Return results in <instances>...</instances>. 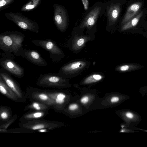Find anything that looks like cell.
Here are the masks:
<instances>
[{
    "label": "cell",
    "mask_w": 147,
    "mask_h": 147,
    "mask_svg": "<svg viewBox=\"0 0 147 147\" xmlns=\"http://www.w3.org/2000/svg\"><path fill=\"white\" fill-rule=\"evenodd\" d=\"M25 37L22 33L16 31H7L0 34V49L6 54L14 55L23 47Z\"/></svg>",
    "instance_id": "6da1fadb"
},
{
    "label": "cell",
    "mask_w": 147,
    "mask_h": 147,
    "mask_svg": "<svg viewBox=\"0 0 147 147\" xmlns=\"http://www.w3.org/2000/svg\"><path fill=\"white\" fill-rule=\"evenodd\" d=\"M105 3L97 2L89 8L79 26V28L91 29L96 23L99 17L105 14Z\"/></svg>",
    "instance_id": "7a4b0ae2"
},
{
    "label": "cell",
    "mask_w": 147,
    "mask_h": 147,
    "mask_svg": "<svg viewBox=\"0 0 147 147\" xmlns=\"http://www.w3.org/2000/svg\"><path fill=\"white\" fill-rule=\"evenodd\" d=\"M6 18L12 21L22 29L38 33L39 28L37 23L20 13L6 12Z\"/></svg>",
    "instance_id": "3957f363"
},
{
    "label": "cell",
    "mask_w": 147,
    "mask_h": 147,
    "mask_svg": "<svg viewBox=\"0 0 147 147\" xmlns=\"http://www.w3.org/2000/svg\"><path fill=\"white\" fill-rule=\"evenodd\" d=\"M0 65L4 70L12 75L21 78L24 75V68L17 63L14 60V55H7L0 53Z\"/></svg>",
    "instance_id": "277c9868"
},
{
    "label": "cell",
    "mask_w": 147,
    "mask_h": 147,
    "mask_svg": "<svg viewBox=\"0 0 147 147\" xmlns=\"http://www.w3.org/2000/svg\"><path fill=\"white\" fill-rule=\"evenodd\" d=\"M32 42L35 45L40 47L49 53L50 58L53 62L59 61L64 56L61 49L55 42L50 39H35Z\"/></svg>",
    "instance_id": "5b68a950"
},
{
    "label": "cell",
    "mask_w": 147,
    "mask_h": 147,
    "mask_svg": "<svg viewBox=\"0 0 147 147\" xmlns=\"http://www.w3.org/2000/svg\"><path fill=\"white\" fill-rule=\"evenodd\" d=\"M66 80L60 74L47 73L38 77L36 84L45 88H60L66 85Z\"/></svg>",
    "instance_id": "8992f818"
},
{
    "label": "cell",
    "mask_w": 147,
    "mask_h": 147,
    "mask_svg": "<svg viewBox=\"0 0 147 147\" xmlns=\"http://www.w3.org/2000/svg\"><path fill=\"white\" fill-rule=\"evenodd\" d=\"M60 124L57 121H50L42 119L25 122H19L20 127L37 132L38 129L46 128L50 131L60 126Z\"/></svg>",
    "instance_id": "52a82bcc"
},
{
    "label": "cell",
    "mask_w": 147,
    "mask_h": 147,
    "mask_svg": "<svg viewBox=\"0 0 147 147\" xmlns=\"http://www.w3.org/2000/svg\"><path fill=\"white\" fill-rule=\"evenodd\" d=\"M54 8L53 20L57 28L61 32L66 30L68 24V12L65 7L61 5L55 4Z\"/></svg>",
    "instance_id": "ba28073f"
},
{
    "label": "cell",
    "mask_w": 147,
    "mask_h": 147,
    "mask_svg": "<svg viewBox=\"0 0 147 147\" xmlns=\"http://www.w3.org/2000/svg\"><path fill=\"white\" fill-rule=\"evenodd\" d=\"M27 97L31 101H36L45 104L53 108L54 105L53 100L46 93L43 89H41L30 86L26 89Z\"/></svg>",
    "instance_id": "9c48e42d"
},
{
    "label": "cell",
    "mask_w": 147,
    "mask_h": 147,
    "mask_svg": "<svg viewBox=\"0 0 147 147\" xmlns=\"http://www.w3.org/2000/svg\"><path fill=\"white\" fill-rule=\"evenodd\" d=\"M105 5L104 14L107 17V25L110 27L115 25L118 20L121 10V5L113 0H109Z\"/></svg>",
    "instance_id": "30bf717a"
},
{
    "label": "cell",
    "mask_w": 147,
    "mask_h": 147,
    "mask_svg": "<svg viewBox=\"0 0 147 147\" xmlns=\"http://www.w3.org/2000/svg\"><path fill=\"white\" fill-rule=\"evenodd\" d=\"M15 56L25 58L31 63L39 66H46L49 65L46 61L37 51L21 48Z\"/></svg>",
    "instance_id": "8fae6325"
},
{
    "label": "cell",
    "mask_w": 147,
    "mask_h": 147,
    "mask_svg": "<svg viewBox=\"0 0 147 147\" xmlns=\"http://www.w3.org/2000/svg\"><path fill=\"white\" fill-rule=\"evenodd\" d=\"M3 68L0 69V77L7 85L17 95L23 102L26 101V94L22 90L18 82Z\"/></svg>",
    "instance_id": "7c38bea8"
},
{
    "label": "cell",
    "mask_w": 147,
    "mask_h": 147,
    "mask_svg": "<svg viewBox=\"0 0 147 147\" xmlns=\"http://www.w3.org/2000/svg\"><path fill=\"white\" fill-rule=\"evenodd\" d=\"M43 90L54 101V105L52 109L55 111L60 110L65 103L66 94L62 92L55 89Z\"/></svg>",
    "instance_id": "4fadbf2b"
},
{
    "label": "cell",
    "mask_w": 147,
    "mask_h": 147,
    "mask_svg": "<svg viewBox=\"0 0 147 147\" xmlns=\"http://www.w3.org/2000/svg\"><path fill=\"white\" fill-rule=\"evenodd\" d=\"M86 65V63L82 61H77L70 63L61 67L59 74L63 77L74 73L83 69Z\"/></svg>",
    "instance_id": "5bb4252c"
},
{
    "label": "cell",
    "mask_w": 147,
    "mask_h": 147,
    "mask_svg": "<svg viewBox=\"0 0 147 147\" xmlns=\"http://www.w3.org/2000/svg\"><path fill=\"white\" fill-rule=\"evenodd\" d=\"M122 115L125 122L124 124L127 127L137 126L141 121L140 114L130 109L124 110L122 112Z\"/></svg>",
    "instance_id": "9a60e30c"
},
{
    "label": "cell",
    "mask_w": 147,
    "mask_h": 147,
    "mask_svg": "<svg viewBox=\"0 0 147 147\" xmlns=\"http://www.w3.org/2000/svg\"><path fill=\"white\" fill-rule=\"evenodd\" d=\"M142 5L141 2L134 3L130 5L127 8L125 14L121 23L122 26L134 17L139 11Z\"/></svg>",
    "instance_id": "2e32d148"
},
{
    "label": "cell",
    "mask_w": 147,
    "mask_h": 147,
    "mask_svg": "<svg viewBox=\"0 0 147 147\" xmlns=\"http://www.w3.org/2000/svg\"><path fill=\"white\" fill-rule=\"evenodd\" d=\"M0 92L9 99L16 102H23L17 95L7 85L0 77Z\"/></svg>",
    "instance_id": "e0dca14e"
},
{
    "label": "cell",
    "mask_w": 147,
    "mask_h": 147,
    "mask_svg": "<svg viewBox=\"0 0 147 147\" xmlns=\"http://www.w3.org/2000/svg\"><path fill=\"white\" fill-rule=\"evenodd\" d=\"M49 111H29L23 115L20 119L19 122H23L42 119L48 114Z\"/></svg>",
    "instance_id": "ac0fdd59"
},
{
    "label": "cell",
    "mask_w": 147,
    "mask_h": 147,
    "mask_svg": "<svg viewBox=\"0 0 147 147\" xmlns=\"http://www.w3.org/2000/svg\"><path fill=\"white\" fill-rule=\"evenodd\" d=\"M51 108H52L51 107L42 103L32 101L25 107L24 110L25 111H44L49 110Z\"/></svg>",
    "instance_id": "d6986e66"
},
{
    "label": "cell",
    "mask_w": 147,
    "mask_h": 147,
    "mask_svg": "<svg viewBox=\"0 0 147 147\" xmlns=\"http://www.w3.org/2000/svg\"><path fill=\"white\" fill-rule=\"evenodd\" d=\"M13 113L11 108L7 106L1 105L0 107V120L5 122L11 119Z\"/></svg>",
    "instance_id": "ffe728a7"
},
{
    "label": "cell",
    "mask_w": 147,
    "mask_h": 147,
    "mask_svg": "<svg viewBox=\"0 0 147 147\" xmlns=\"http://www.w3.org/2000/svg\"><path fill=\"white\" fill-rule=\"evenodd\" d=\"M143 14V11H141L139 14L122 25L121 28V31H125L136 26Z\"/></svg>",
    "instance_id": "44dd1931"
},
{
    "label": "cell",
    "mask_w": 147,
    "mask_h": 147,
    "mask_svg": "<svg viewBox=\"0 0 147 147\" xmlns=\"http://www.w3.org/2000/svg\"><path fill=\"white\" fill-rule=\"evenodd\" d=\"M143 67L142 66L135 63H129L121 65L116 68L117 71L122 72H126L136 70Z\"/></svg>",
    "instance_id": "7402d4cb"
},
{
    "label": "cell",
    "mask_w": 147,
    "mask_h": 147,
    "mask_svg": "<svg viewBox=\"0 0 147 147\" xmlns=\"http://www.w3.org/2000/svg\"><path fill=\"white\" fill-rule=\"evenodd\" d=\"M42 0H29L21 8L23 11H29L34 9L41 3Z\"/></svg>",
    "instance_id": "603a6c76"
},
{
    "label": "cell",
    "mask_w": 147,
    "mask_h": 147,
    "mask_svg": "<svg viewBox=\"0 0 147 147\" xmlns=\"http://www.w3.org/2000/svg\"><path fill=\"white\" fill-rule=\"evenodd\" d=\"M89 38L87 36H80L77 37L74 41L73 47L75 50L79 49L84 45L85 43Z\"/></svg>",
    "instance_id": "cb8c5ba5"
},
{
    "label": "cell",
    "mask_w": 147,
    "mask_h": 147,
    "mask_svg": "<svg viewBox=\"0 0 147 147\" xmlns=\"http://www.w3.org/2000/svg\"><path fill=\"white\" fill-rule=\"evenodd\" d=\"M17 115L15 114L9 120L4 122L0 125V133H8V128L17 119Z\"/></svg>",
    "instance_id": "d4e9b609"
},
{
    "label": "cell",
    "mask_w": 147,
    "mask_h": 147,
    "mask_svg": "<svg viewBox=\"0 0 147 147\" xmlns=\"http://www.w3.org/2000/svg\"><path fill=\"white\" fill-rule=\"evenodd\" d=\"M103 77L98 74H94L87 77L84 81V83L85 84H91L98 82L102 79Z\"/></svg>",
    "instance_id": "484cf974"
},
{
    "label": "cell",
    "mask_w": 147,
    "mask_h": 147,
    "mask_svg": "<svg viewBox=\"0 0 147 147\" xmlns=\"http://www.w3.org/2000/svg\"><path fill=\"white\" fill-rule=\"evenodd\" d=\"M8 133H31L36 132L34 131L20 127L19 128H12L8 129Z\"/></svg>",
    "instance_id": "4316f807"
},
{
    "label": "cell",
    "mask_w": 147,
    "mask_h": 147,
    "mask_svg": "<svg viewBox=\"0 0 147 147\" xmlns=\"http://www.w3.org/2000/svg\"><path fill=\"white\" fill-rule=\"evenodd\" d=\"M14 0H0V11L13 2Z\"/></svg>",
    "instance_id": "83f0119b"
},
{
    "label": "cell",
    "mask_w": 147,
    "mask_h": 147,
    "mask_svg": "<svg viewBox=\"0 0 147 147\" xmlns=\"http://www.w3.org/2000/svg\"><path fill=\"white\" fill-rule=\"evenodd\" d=\"M121 127H122V129L121 130L120 132L129 133L137 132H138V131H135L134 130L131 129L129 128L128 127H126L124 124L122 125L121 126Z\"/></svg>",
    "instance_id": "f1b7e54d"
},
{
    "label": "cell",
    "mask_w": 147,
    "mask_h": 147,
    "mask_svg": "<svg viewBox=\"0 0 147 147\" xmlns=\"http://www.w3.org/2000/svg\"><path fill=\"white\" fill-rule=\"evenodd\" d=\"M139 92L143 96H147V86H145L140 88Z\"/></svg>",
    "instance_id": "f546056e"
},
{
    "label": "cell",
    "mask_w": 147,
    "mask_h": 147,
    "mask_svg": "<svg viewBox=\"0 0 147 147\" xmlns=\"http://www.w3.org/2000/svg\"><path fill=\"white\" fill-rule=\"evenodd\" d=\"M121 99V98H120L119 96H115L111 98V101L112 103H116L119 102Z\"/></svg>",
    "instance_id": "4dcf8cb0"
},
{
    "label": "cell",
    "mask_w": 147,
    "mask_h": 147,
    "mask_svg": "<svg viewBox=\"0 0 147 147\" xmlns=\"http://www.w3.org/2000/svg\"><path fill=\"white\" fill-rule=\"evenodd\" d=\"M83 5L84 9L87 10L89 9V2L88 0H81Z\"/></svg>",
    "instance_id": "1f68e13d"
},
{
    "label": "cell",
    "mask_w": 147,
    "mask_h": 147,
    "mask_svg": "<svg viewBox=\"0 0 147 147\" xmlns=\"http://www.w3.org/2000/svg\"><path fill=\"white\" fill-rule=\"evenodd\" d=\"M89 100V98L87 96H85L82 97L80 99V102L83 104H86Z\"/></svg>",
    "instance_id": "d6a6232c"
},
{
    "label": "cell",
    "mask_w": 147,
    "mask_h": 147,
    "mask_svg": "<svg viewBox=\"0 0 147 147\" xmlns=\"http://www.w3.org/2000/svg\"><path fill=\"white\" fill-rule=\"evenodd\" d=\"M78 105L76 104H73L70 105L68 107V109L71 111H74L78 109Z\"/></svg>",
    "instance_id": "836d02e7"
},
{
    "label": "cell",
    "mask_w": 147,
    "mask_h": 147,
    "mask_svg": "<svg viewBox=\"0 0 147 147\" xmlns=\"http://www.w3.org/2000/svg\"><path fill=\"white\" fill-rule=\"evenodd\" d=\"M128 127L129 128L132 129L133 130H138V131L142 130L144 132H147V130L141 129L140 128H139L134 127V126H131Z\"/></svg>",
    "instance_id": "e575fe53"
},
{
    "label": "cell",
    "mask_w": 147,
    "mask_h": 147,
    "mask_svg": "<svg viewBox=\"0 0 147 147\" xmlns=\"http://www.w3.org/2000/svg\"><path fill=\"white\" fill-rule=\"evenodd\" d=\"M37 131V132H49L50 130L46 128H43L38 129Z\"/></svg>",
    "instance_id": "d590c367"
}]
</instances>
